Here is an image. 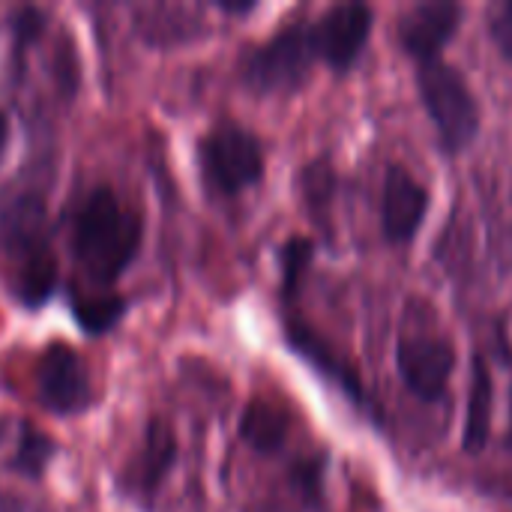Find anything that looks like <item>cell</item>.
<instances>
[{
    "label": "cell",
    "mask_w": 512,
    "mask_h": 512,
    "mask_svg": "<svg viewBox=\"0 0 512 512\" xmlns=\"http://www.w3.org/2000/svg\"><path fill=\"white\" fill-rule=\"evenodd\" d=\"M144 219L111 189L93 186L72 210L69 252L90 288H111L138 258Z\"/></svg>",
    "instance_id": "obj_1"
},
{
    "label": "cell",
    "mask_w": 512,
    "mask_h": 512,
    "mask_svg": "<svg viewBox=\"0 0 512 512\" xmlns=\"http://www.w3.org/2000/svg\"><path fill=\"white\" fill-rule=\"evenodd\" d=\"M195 162L210 192L231 198L261 183L264 177V144L255 132L237 123H216L195 144Z\"/></svg>",
    "instance_id": "obj_2"
},
{
    "label": "cell",
    "mask_w": 512,
    "mask_h": 512,
    "mask_svg": "<svg viewBox=\"0 0 512 512\" xmlns=\"http://www.w3.org/2000/svg\"><path fill=\"white\" fill-rule=\"evenodd\" d=\"M417 87H420L426 111L432 114L438 126L441 147L450 153L465 150L480 132V105L468 81L462 78V72L444 60H429V63H420Z\"/></svg>",
    "instance_id": "obj_3"
},
{
    "label": "cell",
    "mask_w": 512,
    "mask_h": 512,
    "mask_svg": "<svg viewBox=\"0 0 512 512\" xmlns=\"http://www.w3.org/2000/svg\"><path fill=\"white\" fill-rule=\"evenodd\" d=\"M315 48L309 36V24H288L261 45H255L243 63H240V78L249 90L255 93H291L300 84H306L312 63H315Z\"/></svg>",
    "instance_id": "obj_4"
},
{
    "label": "cell",
    "mask_w": 512,
    "mask_h": 512,
    "mask_svg": "<svg viewBox=\"0 0 512 512\" xmlns=\"http://www.w3.org/2000/svg\"><path fill=\"white\" fill-rule=\"evenodd\" d=\"M36 396L42 408L57 417L90 411L96 393L84 357L63 342H51L36 360Z\"/></svg>",
    "instance_id": "obj_5"
},
{
    "label": "cell",
    "mask_w": 512,
    "mask_h": 512,
    "mask_svg": "<svg viewBox=\"0 0 512 512\" xmlns=\"http://www.w3.org/2000/svg\"><path fill=\"white\" fill-rule=\"evenodd\" d=\"M177 456H180V441H177L174 426L162 417H153L144 426L138 447L132 450L129 462L123 465V471L117 477L120 492L129 501L147 507L159 495L165 480L171 477Z\"/></svg>",
    "instance_id": "obj_6"
},
{
    "label": "cell",
    "mask_w": 512,
    "mask_h": 512,
    "mask_svg": "<svg viewBox=\"0 0 512 512\" xmlns=\"http://www.w3.org/2000/svg\"><path fill=\"white\" fill-rule=\"evenodd\" d=\"M372 33V9L366 3H336L309 24L315 57L333 69H348L366 48Z\"/></svg>",
    "instance_id": "obj_7"
},
{
    "label": "cell",
    "mask_w": 512,
    "mask_h": 512,
    "mask_svg": "<svg viewBox=\"0 0 512 512\" xmlns=\"http://www.w3.org/2000/svg\"><path fill=\"white\" fill-rule=\"evenodd\" d=\"M396 366L414 396L438 402L456 372V348L438 336H405L396 345Z\"/></svg>",
    "instance_id": "obj_8"
},
{
    "label": "cell",
    "mask_w": 512,
    "mask_h": 512,
    "mask_svg": "<svg viewBox=\"0 0 512 512\" xmlns=\"http://www.w3.org/2000/svg\"><path fill=\"white\" fill-rule=\"evenodd\" d=\"M36 219H18L15 231H12V246H15V279H12V291L18 297V303L30 312L42 309L51 294L57 291V279H60V267L48 249V243L36 234L33 228Z\"/></svg>",
    "instance_id": "obj_9"
},
{
    "label": "cell",
    "mask_w": 512,
    "mask_h": 512,
    "mask_svg": "<svg viewBox=\"0 0 512 512\" xmlns=\"http://www.w3.org/2000/svg\"><path fill=\"white\" fill-rule=\"evenodd\" d=\"M459 18H462L459 3H447V0L417 3L399 21V42L420 63L438 60L441 48L453 39L459 27Z\"/></svg>",
    "instance_id": "obj_10"
},
{
    "label": "cell",
    "mask_w": 512,
    "mask_h": 512,
    "mask_svg": "<svg viewBox=\"0 0 512 512\" xmlns=\"http://www.w3.org/2000/svg\"><path fill=\"white\" fill-rule=\"evenodd\" d=\"M429 192L402 165H390L384 180V231L393 243H408L423 225Z\"/></svg>",
    "instance_id": "obj_11"
},
{
    "label": "cell",
    "mask_w": 512,
    "mask_h": 512,
    "mask_svg": "<svg viewBox=\"0 0 512 512\" xmlns=\"http://www.w3.org/2000/svg\"><path fill=\"white\" fill-rule=\"evenodd\" d=\"M288 432H291L288 411L267 399H252L240 414V438L255 453L264 456L279 453L288 444Z\"/></svg>",
    "instance_id": "obj_12"
},
{
    "label": "cell",
    "mask_w": 512,
    "mask_h": 512,
    "mask_svg": "<svg viewBox=\"0 0 512 512\" xmlns=\"http://www.w3.org/2000/svg\"><path fill=\"white\" fill-rule=\"evenodd\" d=\"M126 315V300L111 288H84L72 297V318L87 336H105Z\"/></svg>",
    "instance_id": "obj_13"
},
{
    "label": "cell",
    "mask_w": 512,
    "mask_h": 512,
    "mask_svg": "<svg viewBox=\"0 0 512 512\" xmlns=\"http://www.w3.org/2000/svg\"><path fill=\"white\" fill-rule=\"evenodd\" d=\"M492 426V375L486 372V363L477 357L474 363V384L468 399V417H465V450L480 453L489 441Z\"/></svg>",
    "instance_id": "obj_14"
},
{
    "label": "cell",
    "mask_w": 512,
    "mask_h": 512,
    "mask_svg": "<svg viewBox=\"0 0 512 512\" xmlns=\"http://www.w3.org/2000/svg\"><path fill=\"white\" fill-rule=\"evenodd\" d=\"M54 453H57V444L48 435H42L36 426H27L24 423L15 432V444H12V450L6 456V465L15 474H24L30 480H39L45 474V468L51 465Z\"/></svg>",
    "instance_id": "obj_15"
},
{
    "label": "cell",
    "mask_w": 512,
    "mask_h": 512,
    "mask_svg": "<svg viewBox=\"0 0 512 512\" xmlns=\"http://www.w3.org/2000/svg\"><path fill=\"white\" fill-rule=\"evenodd\" d=\"M312 252H315V246L306 237H291L282 246V255L279 258H282V291L285 294H294L297 291L300 276L306 273V267L312 261Z\"/></svg>",
    "instance_id": "obj_16"
},
{
    "label": "cell",
    "mask_w": 512,
    "mask_h": 512,
    "mask_svg": "<svg viewBox=\"0 0 512 512\" xmlns=\"http://www.w3.org/2000/svg\"><path fill=\"white\" fill-rule=\"evenodd\" d=\"M42 27H45V18H42L39 9L24 6V9H15L12 12V30H15L18 45H30L42 33Z\"/></svg>",
    "instance_id": "obj_17"
},
{
    "label": "cell",
    "mask_w": 512,
    "mask_h": 512,
    "mask_svg": "<svg viewBox=\"0 0 512 512\" xmlns=\"http://www.w3.org/2000/svg\"><path fill=\"white\" fill-rule=\"evenodd\" d=\"M492 39L501 48L504 57L512 60V3H507L495 18H492Z\"/></svg>",
    "instance_id": "obj_18"
},
{
    "label": "cell",
    "mask_w": 512,
    "mask_h": 512,
    "mask_svg": "<svg viewBox=\"0 0 512 512\" xmlns=\"http://www.w3.org/2000/svg\"><path fill=\"white\" fill-rule=\"evenodd\" d=\"M213 9H219L222 15H249V12H255L258 9V3L255 0H213Z\"/></svg>",
    "instance_id": "obj_19"
},
{
    "label": "cell",
    "mask_w": 512,
    "mask_h": 512,
    "mask_svg": "<svg viewBox=\"0 0 512 512\" xmlns=\"http://www.w3.org/2000/svg\"><path fill=\"white\" fill-rule=\"evenodd\" d=\"M9 138H12V123H9V114L0 108V162H3V156H6Z\"/></svg>",
    "instance_id": "obj_20"
},
{
    "label": "cell",
    "mask_w": 512,
    "mask_h": 512,
    "mask_svg": "<svg viewBox=\"0 0 512 512\" xmlns=\"http://www.w3.org/2000/svg\"><path fill=\"white\" fill-rule=\"evenodd\" d=\"M504 444L512 450V402H510V426H507V438H504Z\"/></svg>",
    "instance_id": "obj_21"
}]
</instances>
